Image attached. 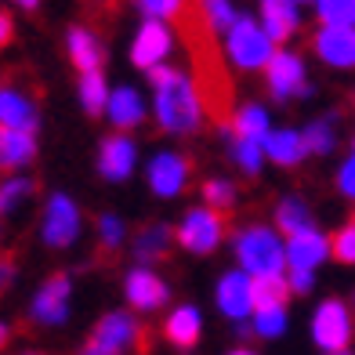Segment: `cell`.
Wrapping results in <instances>:
<instances>
[{
  "label": "cell",
  "instance_id": "cell-50",
  "mask_svg": "<svg viewBox=\"0 0 355 355\" xmlns=\"http://www.w3.org/2000/svg\"><path fill=\"white\" fill-rule=\"evenodd\" d=\"M29 355H33V352H29Z\"/></svg>",
  "mask_w": 355,
  "mask_h": 355
},
{
  "label": "cell",
  "instance_id": "cell-31",
  "mask_svg": "<svg viewBox=\"0 0 355 355\" xmlns=\"http://www.w3.org/2000/svg\"><path fill=\"white\" fill-rule=\"evenodd\" d=\"M232 159H236V164L243 167L247 174H257V171H261V159H265V145L254 141V138L232 135Z\"/></svg>",
  "mask_w": 355,
  "mask_h": 355
},
{
  "label": "cell",
  "instance_id": "cell-7",
  "mask_svg": "<svg viewBox=\"0 0 355 355\" xmlns=\"http://www.w3.org/2000/svg\"><path fill=\"white\" fill-rule=\"evenodd\" d=\"M352 312L345 309L341 301H322L315 315H312V341L322 348V352H345L348 341H352Z\"/></svg>",
  "mask_w": 355,
  "mask_h": 355
},
{
  "label": "cell",
  "instance_id": "cell-43",
  "mask_svg": "<svg viewBox=\"0 0 355 355\" xmlns=\"http://www.w3.org/2000/svg\"><path fill=\"white\" fill-rule=\"evenodd\" d=\"M8 40H11V19H8L4 11H0V47H4Z\"/></svg>",
  "mask_w": 355,
  "mask_h": 355
},
{
  "label": "cell",
  "instance_id": "cell-25",
  "mask_svg": "<svg viewBox=\"0 0 355 355\" xmlns=\"http://www.w3.org/2000/svg\"><path fill=\"white\" fill-rule=\"evenodd\" d=\"M171 229L167 225H141V232L135 236V257L141 265H153V261H159V257L167 254V247H171Z\"/></svg>",
  "mask_w": 355,
  "mask_h": 355
},
{
  "label": "cell",
  "instance_id": "cell-38",
  "mask_svg": "<svg viewBox=\"0 0 355 355\" xmlns=\"http://www.w3.org/2000/svg\"><path fill=\"white\" fill-rule=\"evenodd\" d=\"M123 236H127V229H123V221H120L116 214H102V218H98V239H102L105 250L120 247Z\"/></svg>",
  "mask_w": 355,
  "mask_h": 355
},
{
  "label": "cell",
  "instance_id": "cell-8",
  "mask_svg": "<svg viewBox=\"0 0 355 355\" xmlns=\"http://www.w3.org/2000/svg\"><path fill=\"white\" fill-rule=\"evenodd\" d=\"M40 236H44L47 247H69V243H76V236H80V211H76V203L69 196L55 192V196L47 200Z\"/></svg>",
  "mask_w": 355,
  "mask_h": 355
},
{
  "label": "cell",
  "instance_id": "cell-29",
  "mask_svg": "<svg viewBox=\"0 0 355 355\" xmlns=\"http://www.w3.org/2000/svg\"><path fill=\"white\" fill-rule=\"evenodd\" d=\"M80 102H84V109L91 112V116H98V112H105L109 87H105V76H102V69H94V73H80Z\"/></svg>",
  "mask_w": 355,
  "mask_h": 355
},
{
  "label": "cell",
  "instance_id": "cell-46",
  "mask_svg": "<svg viewBox=\"0 0 355 355\" xmlns=\"http://www.w3.org/2000/svg\"><path fill=\"white\" fill-rule=\"evenodd\" d=\"M229 355H254L250 348H236V352H229Z\"/></svg>",
  "mask_w": 355,
  "mask_h": 355
},
{
  "label": "cell",
  "instance_id": "cell-10",
  "mask_svg": "<svg viewBox=\"0 0 355 355\" xmlns=\"http://www.w3.org/2000/svg\"><path fill=\"white\" fill-rule=\"evenodd\" d=\"M69 294H73L69 276H51L37 290L33 309H29V319L40 322V327H58V322H66V315H69Z\"/></svg>",
  "mask_w": 355,
  "mask_h": 355
},
{
  "label": "cell",
  "instance_id": "cell-27",
  "mask_svg": "<svg viewBox=\"0 0 355 355\" xmlns=\"http://www.w3.org/2000/svg\"><path fill=\"white\" fill-rule=\"evenodd\" d=\"M276 225L286 232V236H294V232H304V229H312V214H309V203L297 200V196H286L279 207H276Z\"/></svg>",
  "mask_w": 355,
  "mask_h": 355
},
{
  "label": "cell",
  "instance_id": "cell-44",
  "mask_svg": "<svg viewBox=\"0 0 355 355\" xmlns=\"http://www.w3.org/2000/svg\"><path fill=\"white\" fill-rule=\"evenodd\" d=\"M15 4H19V8H26V11H33V8L40 4V0H15Z\"/></svg>",
  "mask_w": 355,
  "mask_h": 355
},
{
  "label": "cell",
  "instance_id": "cell-37",
  "mask_svg": "<svg viewBox=\"0 0 355 355\" xmlns=\"http://www.w3.org/2000/svg\"><path fill=\"white\" fill-rule=\"evenodd\" d=\"M330 254L345 265H355V225H345V229L330 239Z\"/></svg>",
  "mask_w": 355,
  "mask_h": 355
},
{
  "label": "cell",
  "instance_id": "cell-21",
  "mask_svg": "<svg viewBox=\"0 0 355 355\" xmlns=\"http://www.w3.org/2000/svg\"><path fill=\"white\" fill-rule=\"evenodd\" d=\"M66 47H69V58H73V66L80 73H94V69H102V44L98 37L91 33V29L84 26H73L69 29V37H66Z\"/></svg>",
  "mask_w": 355,
  "mask_h": 355
},
{
  "label": "cell",
  "instance_id": "cell-15",
  "mask_svg": "<svg viewBox=\"0 0 355 355\" xmlns=\"http://www.w3.org/2000/svg\"><path fill=\"white\" fill-rule=\"evenodd\" d=\"M327 254H330V239L319 236L315 229L294 232L286 239V265H290V272H312L319 261H327Z\"/></svg>",
  "mask_w": 355,
  "mask_h": 355
},
{
  "label": "cell",
  "instance_id": "cell-28",
  "mask_svg": "<svg viewBox=\"0 0 355 355\" xmlns=\"http://www.w3.org/2000/svg\"><path fill=\"white\" fill-rule=\"evenodd\" d=\"M232 131L239 138H254V141H265L268 138V112L261 105H243L232 116Z\"/></svg>",
  "mask_w": 355,
  "mask_h": 355
},
{
  "label": "cell",
  "instance_id": "cell-4",
  "mask_svg": "<svg viewBox=\"0 0 355 355\" xmlns=\"http://www.w3.org/2000/svg\"><path fill=\"white\" fill-rule=\"evenodd\" d=\"M236 257L250 279L257 276H283L286 268V243L268 225H250L236 236Z\"/></svg>",
  "mask_w": 355,
  "mask_h": 355
},
{
  "label": "cell",
  "instance_id": "cell-26",
  "mask_svg": "<svg viewBox=\"0 0 355 355\" xmlns=\"http://www.w3.org/2000/svg\"><path fill=\"white\" fill-rule=\"evenodd\" d=\"M290 294V283L283 276H257L250 279V297H254V312L257 309H279Z\"/></svg>",
  "mask_w": 355,
  "mask_h": 355
},
{
  "label": "cell",
  "instance_id": "cell-41",
  "mask_svg": "<svg viewBox=\"0 0 355 355\" xmlns=\"http://www.w3.org/2000/svg\"><path fill=\"white\" fill-rule=\"evenodd\" d=\"M290 290H297V294H304V290H312V272H290Z\"/></svg>",
  "mask_w": 355,
  "mask_h": 355
},
{
  "label": "cell",
  "instance_id": "cell-5",
  "mask_svg": "<svg viewBox=\"0 0 355 355\" xmlns=\"http://www.w3.org/2000/svg\"><path fill=\"white\" fill-rule=\"evenodd\" d=\"M225 51H229V58L236 62L239 69H265L268 58L276 55L272 51L268 33L254 19H247V15H239V19L232 22L229 40H225Z\"/></svg>",
  "mask_w": 355,
  "mask_h": 355
},
{
  "label": "cell",
  "instance_id": "cell-39",
  "mask_svg": "<svg viewBox=\"0 0 355 355\" xmlns=\"http://www.w3.org/2000/svg\"><path fill=\"white\" fill-rule=\"evenodd\" d=\"M138 8L145 11V19H178V11L185 8V0H138Z\"/></svg>",
  "mask_w": 355,
  "mask_h": 355
},
{
  "label": "cell",
  "instance_id": "cell-3",
  "mask_svg": "<svg viewBox=\"0 0 355 355\" xmlns=\"http://www.w3.org/2000/svg\"><path fill=\"white\" fill-rule=\"evenodd\" d=\"M80 355H149V330L127 312H109L94 322Z\"/></svg>",
  "mask_w": 355,
  "mask_h": 355
},
{
  "label": "cell",
  "instance_id": "cell-6",
  "mask_svg": "<svg viewBox=\"0 0 355 355\" xmlns=\"http://www.w3.org/2000/svg\"><path fill=\"white\" fill-rule=\"evenodd\" d=\"M221 236H225V214L211 211V207H196L178 225V243L192 254H211L221 243Z\"/></svg>",
  "mask_w": 355,
  "mask_h": 355
},
{
  "label": "cell",
  "instance_id": "cell-47",
  "mask_svg": "<svg viewBox=\"0 0 355 355\" xmlns=\"http://www.w3.org/2000/svg\"><path fill=\"white\" fill-rule=\"evenodd\" d=\"M330 355H348V352H330Z\"/></svg>",
  "mask_w": 355,
  "mask_h": 355
},
{
  "label": "cell",
  "instance_id": "cell-11",
  "mask_svg": "<svg viewBox=\"0 0 355 355\" xmlns=\"http://www.w3.org/2000/svg\"><path fill=\"white\" fill-rule=\"evenodd\" d=\"M312 51L334 69H355V26H319Z\"/></svg>",
  "mask_w": 355,
  "mask_h": 355
},
{
  "label": "cell",
  "instance_id": "cell-16",
  "mask_svg": "<svg viewBox=\"0 0 355 355\" xmlns=\"http://www.w3.org/2000/svg\"><path fill=\"white\" fill-rule=\"evenodd\" d=\"M135 141L127 138V135H112L102 141V149H98V171L105 182H123V178H131L135 171Z\"/></svg>",
  "mask_w": 355,
  "mask_h": 355
},
{
  "label": "cell",
  "instance_id": "cell-42",
  "mask_svg": "<svg viewBox=\"0 0 355 355\" xmlns=\"http://www.w3.org/2000/svg\"><path fill=\"white\" fill-rule=\"evenodd\" d=\"M15 279V265L8 261V257H0V290H8Z\"/></svg>",
  "mask_w": 355,
  "mask_h": 355
},
{
  "label": "cell",
  "instance_id": "cell-40",
  "mask_svg": "<svg viewBox=\"0 0 355 355\" xmlns=\"http://www.w3.org/2000/svg\"><path fill=\"white\" fill-rule=\"evenodd\" d=\"M337 189H341L348 200H355V156L348 159L341 171H337Z\"/></svg>",
  "mask_w": 355,
  "mask_h": 355
},
{
  "label": "cell",
  "instance_id": "cell-19",
  "mask_svg": "<svg viewBox=\"0 0 355 355\" xmlns=\"http://www.w3.org/2000/svg\"><path fill=\"white\" fill-rule=\"evenodd\" d=\"M297 4L294 0H261V29L272 44H283L297 33Z\"/></svg>",
  "mask_w": 355,
  "mask_h": 355
},
{
  "label": "cell",
  "instance_id": "cell-33",
  "mask_svg": "<svg viewBox=\"0 0 355 355\" xmlns=\"http://www.w3.org/2000/svg\"><path fill=\"white\" fill-rule=\"evenodd\" d=\"M286 330V309H257L254 312V334L257 337H283Z\"/></svg>",
  "mask_w": 355,
  "mask_h": 355
},
{
  "label": "cell",
  "instance_id": "cell-17",
  "mask_svg": "<svg viewBox=\"0 0 355 355\" xmlns=\"http://www.w3.org/2000/svg\"><path fill=\"white\" fill-rule=\"evenodd\" d=\"M218 309L243 322L250 312H254V297H250V276L247 272H225L221 283H218Z\"/></svg>",
  "mask_w": 355,
  "mask_h": 355
},
{
  "label": "cell",
  "instance_id": "cell-36",
  "mask_svg": "<svg viewBox=\"0 0 355 355\" xmlns=\"http://www.w3.org/2000/svg\"><path fill=\"white\" fill-rule=\"evenodd\" d=\"M203 196H207V207H211V211H221L225 214L236 203V189H232V182L218 178V182H207L203 185Z\"/></svg>",
  "mask_w": 355,
  "mask_h": 355
},
{
  "label": "cell",
  "instance_id": "cell-23",
  "mask_svg": "<svg viewBox=\"0 0 355 355\" xmlns=\"http://www.w3.org/2000/svg\"><path fill=\"white\" fill-rule=\"evenodd\" d=\"M33 156H37L33 131H8V127H0V167L4 171L26 167Z\"/></svg>",
  "mask_w": 355,
  "mask_h": 355
},
{
  "label": "cell",
  "instance_id": "cell-45",
  "mask_svg": "<svg viewBox=\"0 0 355 355\" xmlns=\"http://www.w3.org/2000/svg\"><path fill=\"white\" fill-rule=\"evenodd\" d=\"M4 345H8V327L0 322V348H4Z\"/></svg>",
  "mask_w": 355,
  "mask_h": 355
},
{
  "label": "cell",
  "instance_id": "cell-49",
  "mask_svg": "<svg viewBox=\"0 0 355 355\" xmlns=\"http://www.w3.org/2000/svg\"><path fill=\"white\" fill-rule=\"evenodd\" d=\"M294 4H304V0H294Z\"/></svg>",
  "mask_w": 355,
  "mask_h": 355
},
{
  "label": "cell",
  "instance_id": "cell-34",
  "mask_svg": "<svg viewBox=\"0 0 355 355\" xmlns=\"http://www.w3.org/2000/svg\"><path fill=\"white\" fill-rule=\"evenodd\" d=\"M29 192H33V182H26V178H8V182L0 185V214H11Z\"/></svg>",
  "mask_w": 355,
  "mask_h": 355
},
{
  "label": "cell",
  "instance_id": "cell-48",
  "mask_svg": "<svg viewBox=\"0 0 355 355\" xmlns=\"http://www.w3.org/2000/svg\"><path fill=\"white\" fill-rule=\"evenodd\" d=\"M352 156H355V141H352Z\"/></svg>",
  "mask_w": 355,
  "mask_h": 355
},
{
  "label": "cell",
  "instance_id": "cell-20",
  "mask_svg": "<svg viewBox=\"0 0 355 355\" xmlns=\"http://www.w3.org/2000/svg\"><path fill=\"white\" fill-rule=\"evenodd\" d=\"M105 116L112 120V127H120V131H131L145 120V105H141V94L135 87H120L109 94L105 102Z\"/></svg>",
  "mask_w": 355,
  "mask_h": 355
},
{
  "label": "cell",
  "instance_id": "cell-24",
  "mask_svg": "<svg viewBox=\"0 0 355 355\" xmlns=\"http://www.w3.org/2000/svg\"><path fill=\"white\" fill-rule=\"evenodd\" d=\"M261 145H265V156L276 159V164H283V167L301 164V156L309 153L304 135H301V131H290V127H283V131H268V138H265Z\"/></svg>",
  "mask_w": 355,
  "mask_h": 355
},
{
  "label": "cell",
  "instance_id": "cell-14",
  "mask_svg": "<svg viewBox=\"0 0 355 355\" xmlns=\"http://www.w3.org/2000/svg\"><path fill=\"white\" fill-rule=\"evenodd\" d=\"M37 102L33 94L15 87V84H0V127L8 131H37Z\"/></svg>",
  "mask_w": 355,
  "mask_h": 355
},
{
  "label": "cell",
  "instance_id": "cell-30",
  "mask_svg": "<svg viewBox=\"0 0 355 355\" xmlns=\"http://www.w3.org/2000/svg\"><path fill=\"white\" fill-rule=\"evenodd\" d=\"M304 145H309V153L315 156H327L334 145H337V131H334V116H319L309 131H304Z\"/></svg>",
  "mask_w": 355,
  "mask_h": 355
},
{
  "label": "cell",
  "instance_id": "cell-13",
  "mask_svg": "<svg viewBox=\"0 0 355 355\" xmlns=\"http://www.w3.org/2000/svg\"><path fill=\"white\" fill-rule=\"evenodd\" d=\"M189 171H192V164L182 153H159L149 164V189L156 192V196L171 200V196H178V192H185Z\"/></svg>",
  "mask_w": 355,
  "mask_h": 355
},
{
  "label": "cell",
  "instance_id": "cell-2",
  "mask_svg": "<svg viewBox=\"0 0 355 355\" xmlns=\"http://www.w3.org/2000/svg\"><path fill=\"white\" fill-rule=\"evenodd\" d=\"M149 84L156 94V120L167 135H192L200 127L203 116V105H200V94L192 87V80L182 69H171V66H156L149 69Z\"/></svg>",
  "mask_w": 355,
  "mask_h": 355
},
{
  "label": "cell",
  "instance_id": "cell-1",
  "mask_svg": "<svg viewBox=\"0 0 355 355\" xmlns=\"http://www.w3.org/2000/svg\"><path fill=\"white\" fill-rule=\"evenodd\" d=\"M178 33L185 40V51L192 58V87L200 94L203 116H211L218 127L232 123V76L225 66V51L218 44V29L207 22L200 0H185V8L178 11Z\"/></svg>",
  "mask_w": 355,
  "mask_h": 355
},
{
  "label": "cell",
  "instance_id": "cell-9",
  "mask_svg": "<svg viewBox=\"0 0 355 355\" xmlns=\"http://www.w3.org/2000/svg\"><path fill=\"white\" fill-rule=\"evenodd\" d=\"M268 76V91L276 102H286L294 94H309V84H304V62L294 51H276L265 66Z\"/></svg>",
  "mask_w": 355,
  "mask_h": 355
},
{
  "label": "cell",
  "instance_id": "cell-22",
  "mask_svg": "<svg viewBox=\"0 0 355 355\" xmlns=\"http://www.w3.org/2000/svg\"><path fill=\"white\" fill-rule=\"evenodd\" d=\"M200 330H203V319H200V312L192 309V304H185V309H174L171 315H167V322H164V337L174 345V348H192L200 341Z\"/></svg>",
  "mask_w": 355,
  "mask_h": 355
},
{
  "label": "cell",
  "instance_id": "cell-35",
  "mask_svg": "<svg viewBox=\"0 0 355 355\" xmlns=\"http://www.w3.org/2000/svg\"><path fill=\"white\" fill-rule=\"evenodd\" d=\"M200 8L207 15V22H211L214 29H232V22L239 19L232 0H200Z\"/></svg>",
  "mask_w": 355,
  "mask_h": 355
},
{
  "label": "cell",
  "instance_id": "cell-12",
  "mask_svg": "<svg viewBox=\"0 0 355 355\" xmlns=\"http://www.w3.org/2000/svg\"><path fill=\"white\" fill-rule=\"evenodd\" d=\"M167 55H171V29L159 19H145L131 44V62L138 69H156L164 66Z\"/></svg>",
  "mask_w": 355,
  "mask_h": 355
},
{
  "label": "cell",
  "instance_id": "cell-18",
  "mask_svg": "<svg viewBox=\"0 0 355 355\" xmlns=\"http://www.w3.org/2000/svg\"><path fill=\"white\" fill-rule=\"evenodd\" d=\"M123 294H127V301H131L138 312H153V309H159V304L167 301V283L159 279L153 268L141 265V268H135L131 276H127Z\"/></svg>",
  "mask_w": 355,
  "mask_h": 355
},
{
  "label": "cell",
  "instance_id": "cell-32",
  "mask_svg": "<svg viewBox=\"0 0 355 355\" xmlns=\"http://www.w3.org/2000/svg\"><path fill=\"white\" fill-rule=\"evenodd\" d=\"M322 26H355V0H315Z\"/></svg>",
  "mask_w": 355,
  "mask_h": 355
}]
</instances>
